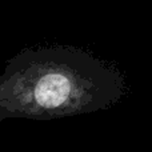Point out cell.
Masks as SVG:
<instances>
[{"label": "cell", "instance_id": "6da1fadb", "mask_svg": "<svg viewBox=\"0 0 152 152\" xmlns=\"http://www.w3.org/2000/svg\"><path fill=\"white\" fill-rule=\"evenodd\" d=\"M116 66L75 45L26 48L0 75V123L55 120L108 110L127 95Z\"/></svg>", "mask_w": 152, "mask_h": 152}]
</instances>
